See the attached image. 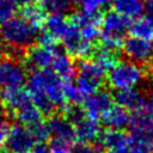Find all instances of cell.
Segmentation results:
<instances>
[{
	"mask_svg": "<svg viewBox=\"0 0 153 153\" xmlns=\"http://www.w3.org/2000/svg\"><path fill=\"white\" fill-rule=\"evenodd\" d=\"M81 36L88 41V42H94L99 35H100V22L102 18L99 14L94 13H87L85 11H79L72 14V20H71Z\"/></svg>",
	"mask_w": 153,
	"mask_h": 153,
	"instance_id": "10",
	"label": "cell"
},
{
	"mask_svg": "<svg viewBox=\"0 0 153 153\" xmlns=\"http://www.w3.org/2000/svg\"><path fill=\"white\" fill-rule=\"evenodd\" d=\"M85 111L78 104H72L65 109V117L73 124H78L81 120L85 118Z\"/></svg>",
	"mask_w": 153,
	"mask_h": 153,
	"instance_id": "28",
	"label": "cell"
},
{
	"mask_svg": "<svg viewBox=\"0 0 153 153\" xmlns=\"http://www.w3.org/2000/svg\"><path fill=\"white\" fill-rule=\"evenodd\" d=\"M115 100L120 106L131 111L146 106V100L143 99V97L141 96L140 91L136 87L117 91L115 96Z\"/></svg>",
	"mask_w": 153,
	"mask_h": 153,
	"instance_id": "17",
	"label": "cell"
},
{
	"mask_svg": "<svg viewBox=\"0 0 153 153\" xmlns=\"http://www.w3.org/2000/svg\"><path fill=\"white\" fill-rule=\"evenodd\" d=\"M2 116H4V110H2V108L0 105V118H2Z\"/></svg>",
	"mask_w": 153,
	"mask_h": 153,
	"instance_id": "42",
	"label": "cell"
},
{
	"mask_svg": "<svg viewBox=\"0 0 153 153\" xmlns=\"http://www.w3.org/2000/svg\"><path fill=\"white\" fill-rule=\"evenodd\" d=\"M75 139L84 143H91L98 140L100 134V126L97 120L86 117L75 124Z\"/></svg>",
	"mask_w": 153,
	"mask_h": 153,
	"instance_id": "19",
	"label": "cell"
},
{
	"mask_svg": "<svg viewBox=\"0 0 153 153\" xmlns=\"http://www.w3.org/2000/svg\"><path fill=\"white\" fill-rule=\"evenodd\" d=\"M114 11L128 19L141 17L143 12V0H110Z\"/></svg>",
	"mask_w": 153,
	"mask_h": 153,
	"instance_id": "20",
	"label": "cell"
},
{
	"mask_svg": "<svg viewBox=\"0 0 153 153\" xmlns=\"http://www.w3.org/2000/svg\"><path fill=\"white\" fill-rule=\"evenodd\" d=\"M82 104L85 115L90 118L98 120L114 105V97L106 90H98L86 97Z\"/></svg>",
	"mask_w": 153,
	"mask_h": 153,
	"instance_id": "9",
	"label": "cell"
},
{
	"mask_svg": "<svg viewBox=\"0 0 153 153\" xmlns=\"http://www.w3.org/2000/svg\"><path fill=\"white\" fill-rule=\"evenodd\" d=\"M37 41H38V44L42 45V47H45V48H50V49H54L56 48V43H57V38L51 35L49 31L47 30H42L38 35H37Z\"/></svg>",
	"mask_w": 153,
	"mask_h": 153,
	"instance_id": "34",
	"label": "cell"
},
{
	"mask_svg": "<svg viewBox=\"0 0 153 153\" xmlns=\"http://www.w3.org/2000/svg\"><path fill=\"white\" fill-rule=\"evenodd\" d=\"M10 128H11L10 124L6 121H4L2 118H0V146H2L6 142V139H7Z\"/></svg>",
	"mask_w": 153,
	"mask_h": 153,
	"instance_id": "36",
	"label": "cell"
},
{
	"mask_svg": "<svg viewBox=\"0 0 153 153\" xmlns=\"http://www.w3.org/2000/svg\"><path fill=\"white\" fill-rule=\"evenodd\" d=\"M0 37H1V26H0Z\"/></svg>",
	"mask_w": 153,
	"mask_h": 153,
	"instance_id": "45",
	"label": "cell"
},
{
	"mask_svg": "<svg viewBox=\"0 0 153 153\" xmlns=\"http://www.w3.org/2000/svg\"><path fill=\"white\" fill-rule=\"evenodd\" d=\"M60 39L62 41L66 51L71 56L79 57L82 60V59H87L90 55L94 53L93 43L86 41L72 22L69 24V27Z\"/></svg>",
	"mask_w": 153,
	"mask_h": 153,
	"instance_id": "7",
	"label": "cell"
},
{
	"mask_svg": "<svg viewBox=\"0 0 153 153\" xmlns=\"http://www.w3.org/2000/svg\"><path fill=\"white\" fill-rule=\"evenodd\" d=\"M41 7L49 14H66L72 8L71 0H41Z\"/></svg>",
	"mask_w": 153,
	"mask_h": 153,
	"instance_id": "27",
	"label": "cell"
},
{
	"mask_svg": "<svg viewBox=\"0 0 153 153\" xmlns=\"http://www.w3.org/2000/svg\"><path fill=\"white\" fill-rule=\"evenodd\" d=\"M122 48H123L124 55L133 62L146 63L151 59L152 45L149 41H146L135 36H130L129 38L124 39Z\"/></svg>",
	"mask_w": 153,
	"mask_h": 153,
	"instance_id": "11",
	"label": "cell"
},
{
	"mask_svg": "<svg viewBox=\"0 0 153 153\" xmlns=\"http://www.w3.org/2000/svg\"><path fill=\"white\" fill-rule=\"evenodd\" d=\"M78 71L80 76L96 81L100 85L103 84V80L105 78V69L100 67L94 60L82 59L78 66Z\"/></svg>",
	"mask_w": 153,
	"mask_h": 153,
	"instance_id": "22",
	"label": "cell"
},
{
	"mask_svg": "<svg viewBox=\"0 0 153 153\" xmlns=\"http://www.w3.org/2000/svg\"><path fill=\"white\" fill-rule=\"evenodd\" d=\"M146 104H147V109H148V111H149V114L152 115V117H153V88L149 91V93H148V97H147V99H146Z\"/></svg>",
	"mask_w": 153,
	"mask_h": 153,
	"instance_id": "39",
	"label": "cell"
},
{
	"mask_svg": "<svg viewBox=\"0 0 153 153\" xmlns=\"http://www.w3.org/2000/svg\"><path fill=\"white\" fill-rule=\"evenodd\" d=\"M30 153H51V152L49 149V146H47L43 142H38V143H35Z\"/></svg>",
	"mask_w": 153,
	"mask_h": 153,
	"instance_id": "37",
	"label": "cell"
},
{
	"mask_svg": "<svg viewBox=\"0 0 153 153\" xmlns=\"http://www.w3.org/2000/svg\"><path fill=\"white\" fill-rule=\"evenodd\" d=\"M128 31L131 36L151 42L153 39V19H151L149 17L135 18V20L129 24Z\"/></svg>",
	"mask_w": 153,
	"mask_h": 153,
	"instance_id": "23",
	"label": "cell"
},
{
	"mask_svg": "<svg viewBox=\"0 0 153 153\" xmlns=\"http://www.w3.org/2000/svg\"><path fill=\"white\" fill-rule=\"evenodd\" d=\"M146 78V71L140 63L133 61H118L108 74V82L115 91L139 86Z\"/></svg>",
	"mask_w": 153,
	"mask_h": 153,
	"instance_id": "4",
	"label": "cell"
},
{
	"mask_svg": "<svg viewBox=\"0 0 153 153\" xmlns=\"http://www.w3.org/2000/svg\"><path fill=\"white\" fill-rule=\"evenodd\" d=\"M30 131H31V134L33 135L35 140L38 141V142H43V141H45V140L49 137V135H50L48 124H45L44 122H41V123L36 124L35 127L30 128Z\"/></svg>",
	"mask_w": 153,
	"mask_h": 153,
	"instance_id": "33",
	"label": "cell"
},
{
	"mask_svg": "<svg viewBox=\"0 0 153 153\" xmlns=\"http://www.w3.org/2000/svg\"><path fill=\"white\" fill-rule=\"evenodd\" d=\"M47 124L50 134H53L54 137L62 139L69 142L74 141L75 139V129L73 127L74 124L71 123L65 116H60V115L51 116Z\"/></svg>",
	"mask_w": 153,
	"mask_h": 153,
	"instance_id": "15",
	"label": "cell"
},
{
	"mask_svg": "<svg viewBox=\"0 0 153 153\" xmlns=\"http://www.w3.org/2000/svg\"><path fill=\"white\" fill-rule=\"evenodd\" d=\"M37 29L22 17H12L2 23L1 37L7 47L23 50L30 47L37 37Z\"/></svg>",
	"mask_w": 153,
	"mask_h": 153,
	"instance_id": "2",
	"label": "cell"
},
{
	"mask_svg": "<svg viewBox=\"0 0 153 153\" xmlns=\"http://www.w3.org/2000/svg\"><path fill=\"white\" fill-rule=\"evenodd\" d=\"M26 79L25 67L18 59L5 56L0 60V90L22 87Z\"/></svg>",
	"mask_w": 153,
	"mask_h": 153,
	"instance_id": "6",
	"label": "cell"
},
{
	"mask_svg": "<svg viewBox=\"0 0 153 153\" xmlns=\"http://www.w3.org/2000/svg\"><path fill=\"white\" fill-rule=\"evenodd\" d=\"M105 153H128L127 149H108Z\"/></svg>",
	"mask_w": 153,
	"mask_h": 153,
	"instance_id": "41",
	"label": "cell"
},
{
	"mask_svg": "<svg viewBox=\"0 0 153 153\" xmlns=\"http://www.w3.org/2000/svg\"><path fill=\"white\" fill-rule=\"evenodd\" d=\"M71 143L72 142H69V141L54 137L50 141L49 149H50L51 153H71V151H72Z\"/></svg>",
	"mask_w": 153,
	"mask_h": 153,
	"instance_id": "32",
	"label": "cell"
},
{
	"mask_svg": "<svg viewBox=\"0 0 153 153\" xmlns=\"http://www.w3.org/2000/svg\"><path fill=\"white\" fill-rule=\"evenodd\" d=\"M129 20L124 16L109 11L102 17L100 22V42L103 47L117 50L124 42L126 32L129 29Z\"/></svg>",
	"mask_w": 153,
	"mask_h": 153,
	"instance_id": "3",
	"label": "cell"
},
{
	"mask_svg": "<svg viewBox=\"0 0 153 153\" xmlns=\"http://www.w3.org/2000/svg\"><path fill=\"white\" fill-rule=\"evenodd\" d=\"M69 24L71 22H68L62 14H50L48 18H45L44 22L45 30L54 35L57 39H60L65 35V32L69 27Z\"/></svg>",
	"mask_w": 153,
	"mask_h": 153,
	"instance_id": "25",
	"label": "cell"
},
{
	"mask_svg": "<svg viewBox=\"0 0 153 153\" xmlns=\"http://www.w3.org/2000/svg\"><path fill=\"white\" fill-rule=\"evenodd\" d=\"M72 2H75V4H81L82 2V0H71Z\"/></svg>",
	"mask_w": 153,
	"mask_h": 153,
	"instance_id": "43",
	"label": "cell"
},
{
	"mask_svg": "<svg viewBox=\"0 0 153 153\" xmlns=\"http://www.w3.org/2000/svg\"><path fill=\"white\" fill-rule=\"evenodd\" d=\"M54 49L42 47L39 44L33 45L29 48V50L25 54V62L27 66L35 68V69H47L50 67L53 56H54Z\"/></svg>",
	"mask_w": 153,
	"mask_h": 153,
	"instance_id": "13",
	"label": "cell"
},
{
	"mask_svg": "<svg viewBox=\"0 0 153 153\" xmlns=\"http://www.w3.org/2000/svg\"><path fill=\"white\" fill-rule=\"evenodd\" d=\"M93 54H94V61L105 71L106 69L110 71L120 61V55L117 54L116 50L103 47V45L102 48H98Z\"/></svg>",
	"mask_w": 153,
	"mask_h": 153,
	"instance_id": "26",
	"label": "cell"
},
{
	"mask_svg": "<svg viewBox=\"0 0 153 153\" xmlns=\"http://www.w3.org/2000/svg\"><path fill=\"white\" fill-rule=\"evenodd\" d=\"M151 59H152V61H153V47H152V54H151Z\"/></svg>",
	"mask_w": 153,
	"mask_h": 153,
	"instance_id": "44",
	"label": "cell"
},
{
	"mask_svg": "<svg viewBox=\"0 0 153 153\" xmlns=\"http://www.w3.org/2000/svg\"><path fill=\"white\" fill-rule=\"evenodd\" d=\"M32 104L44 115H50L66 102L63 80L51 69H35L26 79Z\"/></svg>",
	"mask_w": 153,
	"mask_h": 153,
	"instance_id": "1",
	"label": "cell"
},
{
	"mask_svg": "<svg viewBox=\"0 0 153 153\" xmlns=\"http://www.w3.org/2000/svg\"><path fill=\"white\" fill-rule=\"evenodd\" d=\"M5 143L7 149L12 153H30L36 140L29 128L18 123L10 128Z\"/></svg>",
	"mask_w": 153,
	"mask_h": 153,
	"instance_id": "8",
	"label": "cell"
},
{
	"mask_svg": "<svg viewBox=\"0 0 153 153\" xmlns=\"http://www.w3.org/2000/svg\"><path fill=\"white\" fill-rule=\"evenodd\" d=\"M109 4L110 0H82L81 6H82V11L87 13L99 14V12L103 11Z\"/></svg>",
	"mask_w": 153,
	"mask_h": 153,
	"instance_id": "29",
	"label": "cell"
},
{
	"mask_svg": "<svg viewBox=\"0 0 153 153\" xmlns=\"http://www.w3.org/2000/svg\"><path fill=\"white\" fill-rule=\"evenodd\" d=\"M143 12H146L147 17L153 19V0H145L143 1Z\"/></svg>",
	"mask_w": 153,
	"mask_h": 153,
	"instance_id": "38",
	"label": "cell"
},
{
	"mask_svg": "<svg viewBox=\"0 0 153 153\" xmlns=\"http://www.w3.org/2000/svg\"><path fill=\"white\" fill-rule=\"evenodd\" d=\"M65 97H66V100L71 102L72 104H78L80 102H84L85 99L84 96L78 90L76 85H73L69 81L65 84Z\"/></svg>",
	"mask_w": 153,
	"mask_h": 153,
	"instance_id": "30",
	"label": "cell"
},
{
	"mask_svg": "<svg viewBox=\"0 0 153 153\" xmlns=\"http://www.w3.org/2000/svg\"><path fill=\"white\" fill-rule=\"evenodd\" d=\"M98 140L108 149H128L130 146V139L120 129L108 128L100 131Z\"/></svg>",
	"mask_w": 153,
	"mask_h": 153,
	"instance_id": "16",
	"label": "cell"
},
{
	"mask_svg": "<svg viewBox=\"0 0 153 153\" xmlns=\"http://www.w3.org/2000/svg\"><path fill=\"white\" fill-rule=\"evenodd\" d=\"M130 143L143 147L153 153V117L146 106L133 111L130 117Z\"/></svg>",
	"mask_w": 153,
	"mask_h": 153,
	"instance_id": "5",
	"label": "cell"
},
{
	"mask_svg": "<svg viewBox=\"0 0 153 153\" xmlns=\"http://www.w3.org/2000/svg\"><path fill=\"white\" fill-rule=\"evenodd\" d=\"M42 112L33 105V104H27L19 110L14 111V118L18 121L19 124L26 127V128H32L36 124L43 122Z\"/></svg>",
	"mask_w": 153,
	"mask_h": 153,
	"instance_id": "21",
	"label": "cell"
},
{
	"mask_svg": "<svg viewBox=\"0 0 153 153\" xmlns=\"http://www.w3.org/2000/svg\"><path fill=\"white\" fill-rule=\"evenodd\" d=\"M0 102L11 111H17L20 108L31 103L26 90L22 87L0 90Z\"/></svg>",
	"mask_w": 153,
	"mask_h": 153,
	"instance_id": "14",
	"label": "cell"
},
{
	"mask_svg": "<svg viewBox=\"0 0 153 153\" xmlns=\"http://www.w3.org/2000/svg\"><path fill=\"white\" fill-rule=\"evenodd\" d=\"M19 14H20L19 17H22L24 20H26L36 29H38L45 22V11L41 7V5L39 6L33 4L24 5L22 6Z\"/></svg>",
	"mask_w": 153,
	"mask_h": 153,
	"instance_id": "24",
	"label": "cell"
},
{
	"mask_svg": "<svg viewBox=\"0 0 153 153\" xmlns=\"http://www.w3.org/2000/svg\"><path fill=\"white\" fill-rule=\"evenodd\" d=\"M130 117H131V115H129L128 110H126L124 108H122L120 105H117V106L112 105L100 118L108 128L122 130L129 126Z\"/></svg>",
	"mask_w": 153,
	"mask_h": 153,
	"instance_id": "18",
	"label": "cell"
},
{
	"mask_svg": "<svg viewBox=\"0 0 153 153\" xmlns=\"http://www.w3.org/2000/svg\"><path fill=\"white\" fill-rule=\"evenodd\" d=\"M16 12V4L13 0H0V22H6L12 18Z\"/></svg>",
	"mask_w": 153,
	"mask_h": 153,
	"instance_id": "31",
	"label": "cell"
},
{
	"mask_svg": "<svg viewBox=\"0 0 153 153\" xmlns=\"http://www.w3.org/2000/svg\"><path fill=\"white\" fill-rule=\"evenodd\" d=\"M13 2H14L16 5L24 6V5H27V4H32L33 0H13Z\"/></svg>",
	"mask_w": 153,
	"mask_h": 153,
	"instance_id": "40",
	"label": "cell"
},
{
	"mask_svg": "<svg viewBox=\"0 0 153 153\" xmlns=\"http://www.w3.org/2000/svg\"><path fill=\"white\" fill-rule=\"evenodd\" d=\"M51 71L59 75L63 81H71L75 76V65L71 59L68 53L60 50L57 47L54 50V56L51 61Z\"/></svg>",
	"mask_w": 153,
	"mask_h": 153,
	"instance_id": "12",
	"label": "cell"
},
{
	"mask_svg": "<svg viewBox=\"0 0 153 153\" xmlns=\"http://www.w3.org/2000/svg\"><path fill=\"white\" fill-rule=\"evenodd\" d=\"M71 153H102V149L96 145L80 142L79 145L72 148Z\"/></svg>",
	"mask_w": 153,
	"mask_h": 153,
	"instance_id": "35",
	"label": "cell"
}]
</instances>
